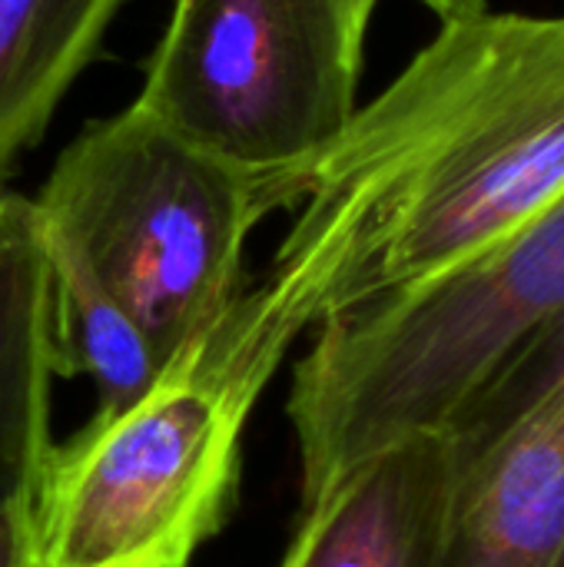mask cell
I'll list each match as a JSON object with an SVG mask.
<instances>
[{
	"label": "cell",
	"mask_w": 564,
	"mask_h": 567,
	"mask_svg": "<svg viewBox=\"0 0 564 567\" xmlns=\"http://www.w3.org/2000/svg\"><path fill=\"white\" fill-rule=\"evenodd\" d=\"M564 193V13L445 20L309 169L283 246L329 312L445 276Z\"/></svg>",
	"instance_id": "cell-1"
},
{
	"label": "cell",
	"mask_w": 564,
	"mask_h": 567,
	"mask_svg": "<svg viewBox=\"0 0 564 567\" xmlns=\"http://www.w3.org/2000/svg\"><path fill=\"white\" fill-rule=\"evenodd\" d=\"M322 316L319 279L276 249L143 395L53 442L33 488L37 567H189L236 508L259 395Z\"/></svg>",
	"instance_id": "cell-2"
},
{
	"label": "cell",
	"mask_w": 564,
	"mask_h": 567,
	"mask_svg": "<svg viewBox=\"0 0 564 567\" xmlns=\"http://www.w3.org/2000/svg\"><path fill=\"white\" fill-rule=\"evenodd\" d=\"M558 319L564 193L472 262L329 312L293 372V419L336 468L449 432Z\"/></svg>",
	"instance_id": "cell-3"
},
{
	"label": "cell",
	"mask_w": 564,
	"mask_h": 567,
	"mask_svg": "<svg viewBox=\"0 0 564 567\" xmlns=\"http://www.w3.org/2000/svg\"><path fill=\"white\" fill-rule=\"evenodd\" d=\"M286 206L273 176L186 143L136 103L90 123L33 199L136 319L160 365L233 306L249 233Z\"/></svg>",
	"instance_id": "cell-4"
},
{
	"label": "cell",
	"mask_w": 564,
	"mask_h": 567,
	"mask_svg": "<svg viewBox=\"0 0 564 567\" xmlns=\"http://www.w3.org/2000/svg\"><path fill=\"white\" fill-rule=\"evenodd\" d=\"M379 0H176L140 96L186 143L273 176L289 206L359 113Z\"/></svg>",
	"instance_id": "cell-5"
},
{
	"label": "cell",
	"mask_w": 564,
	"mask_h": 567,
	"mask_svg": "<svg viewBox=\"0 0 564 567\" xmlns=\"http://www.w3.org/2000/svg\"><path fill=\"white\" fill-rule=\"evenodd\" d=\"M449 432L459 458L432 567H564V319Z\"/></svg>",
	"instance_id": "cell-6"
},
{
	"label": "cell",
	"mask_w": 564,
	"mask_h": 567,
	"mask_svg": "<svg viewBox=\"0 0 564 567\" xmlns=\"http://www.w3.org/2000/svg\"><path fill=\"white\" fill-rule=\"evenodd\" d=\"M455 435L402 439L299 508L279 567H432L455 478Z\"/></svg>",
	"instance_id": "cell-7"
},
{
	"label": "cell",
	"mask_w": 564,
	"mask_h": 567,
	"mask_svg": "<svg viewBox=\"0 0 564 567\" xmlns=\"http://www.w3.org/2000/svg\"><path fill=\"white\" fill-rule=\"evenodd\" d=\"M53 289L33 199L0 219V502L37 488L50 439Z\"/></svg>",
	"instance_id": "cell-8"
},
{
	"label": "cell",
	"mask_w": 564,
	"mask_h": 567,
	"mask_svg": "<svg viewBox=\"0 0 564 567\" xmlns=\"http://www.w3.org/2000/svg\"><path fill=\"white\" fill-rule=\"evenodd\" d=\"M126 0H0V199Z\"/></svg>",
	"instance_id": "cell-9"
},
{
	"label": "cell",
	"mask_w": 564,
	"mask_h": 567,
	"mask_svg": "<svg viewBox=\"0 0 564 567\" xmlns=\"http://www.w3.org/2000/svg\"><path fill=\"white\" fill-rule=\"evenodd\" d=\"M37 223L53 289V369L57 375H86L103 412L123 409L150 389L163 365L136 319L96 279L80 249L40 216Z\"/></svg>",
	"instance_id": "cell-10"
},
{
	"label": "cell",
	"mask_w": 564,
	"mask_h": 567,
	"mask_svg": "<svg viewBox=\"0 0 564 567\" xmlns=\"http://www.w3.org/2000/svg\"><path fill=\"white\" fill-rule=\"evenodd\" d=\"M0 567H37L33 488L0 502Z\"/></svg>",
	"instance_id": "cell-11"
},
{
	"label": "cell",
	"mask_w": 564,
	"mask_h": 567,
	"mask_svg": "<svg viewBox=\"0 0 564 567\" xmlns=\"http://www.w3.org/2000/svg\"><path fill=\"white\" fill-rule=\"evenodd\" d=\"M425 3L442 23L445 20H462V17H475L482 10H489V0H419Z\"/></svg>",
	"instance_id": "cell-12"
},
{
	"label": "cell",
	"mask_w": 564,
	"mask_h": 567,
	"mask_svg": "<svg viewBox=\"0 0 564 567\" xmlns=\"http://www.w3.org/2000/svg\"><path fill=\"white\" fill-rule=\"evenodd\" d=\"M3 206H7V196L0 199V219H3Z\"/></svg>",
	"instance_id": "cell-13"
}]
</instances>
